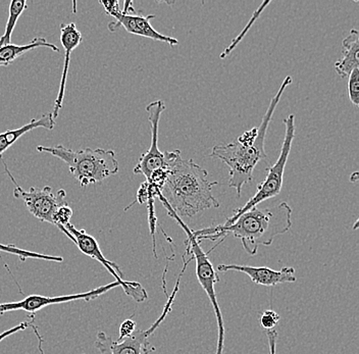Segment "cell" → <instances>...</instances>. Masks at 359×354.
I'll return each instance as SVG.
<instances>
[{
	"label": "cell",
	"instance_id": "6da1fadb",
	"mask_svg": "<svg viewBox=\"0 0 359 354\" xmlns=\"http://www.w3.org/2000/svg\"><path fill=\"white\" fill-rule=\"evenodd\" d=\"M165 154L168 174L161 194L182 221L199 216L210 208L219 207L221 205L212 193L213 186L219 182L208 180L206 170L193 160H183L181 150Z\"/></svg>",
	"mask_w": 359,
	"mask_h": 354
},
{
	"label": "cell",
	"instance_id": "7a4b0ae2",
	"mask_svg": "<svg viewBox=\"0 0 359 354\" xmlns=\"http://www.w3.org/2000/svg\"><path fill=\"white\" fill-rule=\"evenodd\" d=\"M292 227V208L286 203L268 208L258 206L244 212L231 225L201 229L193 232L197 241H215L231 234L242 242L244 250L255 255L260 245H271L276 237L286 234Z\"/></svg>",
	"mask_w": 359,
	"mask_h": 354
},
{
	"label": "cell",
	"instance_id": "3957f363",
	"mask_svg": "<svg viewBox=\"0 0 359 354\" xmlns=\"http://www.w3.org/2000/svg\"><path fill=\"white\" fill-rule=\"evenodd\" d=\"M292 82L293 79L291 76H287L283 81L279 90L271 98L268 111L264 114L259 127L253 128L242 134L234 142L226 145H215L212 149L210 156L228 165L230 170L229 186L235 188L238 197L241 196L244 185L252 181L253 171L258 163L268 158L264 149L266 132L283 94Z\"/></svg>",
	"mask_w": 359,
	"mask_h": 354
},
{
	"label": "cell",
	"instance_id": "277c9868",
	"mask_svg": "<svg viewBox=\"0 0 359 354\" xmlns=\"http://www.w3.org/2000/svg\"><path fill=\"white\" fill-rule=\"evenodd\" d=\"M37 151L60 158L82 187L102 182L118 174L120 165L114 150L85 149L73 150L64 145L38 147Z\"/></svg>",
	"mask_w": 359,
	"mask_h": 354
},
{
	"label": "cell",
	"instance_id": "5b68a950",
	"mask_svg": "<svg viewBox=\"0 0 359 354\" xmlns=\"http://www.w3.org/2000/svg\"><path fill=\"white\" fill-rule=\"evenodd\" d=\"M157 198L163 203V207L167 210L168 215L172 217L177 223L181 226L187 236L188 247H189L193 259L196 263V275L201 284L202 289L205 291L206 295L210 298L213 311H215V318H217V329H219V335H217V345L215 354H223L224 341V326L223 315H222L221 308L217 302V292H215V284L219 283V278L213 268L212 261L208 259V254L203 252L201 244L197 241L196 237L193 235L192 231L188 227L185 222L181 219L168 206L167 201L165 200L161 194L159 193Z\"/></svg>",
	"mask_w": 359,
	"mask_h": 354
},
{
	"label": "cell",
	"instance_id": "8992f818",
	"mask_svg": "<svg viewBox=\"0 0 359 354\" xmlns=\"http://www.w3.org/2000/svg\"><path fill=\"white\" fill-rule=\"evenodd\" d=\"M286 127L285 132V138L283 141L282 149H280V156L277 163L271 165L268 170V175L264 179V182L257 186V193L253 195L250 199L240 208L234 210L232 217L226 219L223 226H229L236 221L244 212H248L251 208L257 206L259 203L268 200V199L273 198L280 193L283 188V181H284L285 168H286L287 161H288L289 156L293 144L294 137H295V116L289 114L288 118L283 121Z\"/></svg>",
	"mask_w": 359,
	"mask_h": 354
},
{
	"label": "cell",
	"instance_id": "52a82bcc",
	"mask_svg": "<svg viewBox=\"0 0 359 354\" xmlns=\"http://www.w3.org/2000/svg\"><path fill=\"white\" fill-rule=\"evenodd\" d=\"M176 288L172 290V295L168 297V302L161 317L156 322L150 327L148 330H138L132 334L129 337L114 341L111 337L107 335L104 332H100L97 334V339L95 341V347L102 354H150L154 350V347L150 346L148 338L156 332L159 325L165 320L168 313L172 311V306L174 304L175 297L178 293L179 284L175 285Z\"/></svg>",
	"mask_w": 359,
	"mask_h": 354
},
{
	"label": "cell",
	"instance_id": "ba28073f",
	"mask_svg": "<svg viewBox=\"0 0 359 354\" xmlns=\"http://www.w3.org/2000/svg\"><path fill=\"white\" fill-rule=\"evenodd\" d=\"M67 232L73 236L74 243L77 245L79 250H81L87 257L95 259L98 263L102 264L109 274L114 275L116 282L121 283L123 291L128 297L133 298L136 302L145 301L148 298L147 292H146L144 287L137 282H128L123 279V274L122 270L118 264L109 261L107 257L103 255L100 250V244L93 236L86 233L85 230H79L75 226L71 223L67 224L66 227Z\"/></svg>",
	"mask_w": 359,
	"mask_h": 354
},
{
	"label": "cell",
	"instance_id": "9c48e42d",
	"mask_svg": "<svg viewBox=\"0 0 359 354\" xmlns=\"http://www.w3.org/2000/svg\"><path fill=\"white\" fill-rule=\"evenodd\" d=\"M4 169L15 185V188L13 189V196L24 201L27 210L36 219L53 225V216H55L56 210L60 206L67 205L66 191L60 189L55 192L50 186H45L43 188L32 187L26 191L15 182V178L11 174L6 163H4Z\"/></svg>",
	"mask_w": 359,
	"mask_h": 354
},
{
	"label": "cell",
	"instance_id": "30bf717a",
	"mask_svg": "<svg viewBox=\"0 0 359 354\" xmlns=\"http://www.w3.org/2000/svg\"><path fill=\"white\" fill-rule=\"evenodd\" d=\"M165 109V104L163 100H156L146 107L148 121H149L150 129H151V144H150L149 149L140 156L138 163L134 168V174L143 175L146 180H148L154 172L168 168L165 152H161L158 149L159 120H161V114Z\"/></svg>",
	"mask_w": 359,
	"mask_h": 354
},
{
	"label": "cell",
	"instance_id": "8fae6325",
	"mask_svg": "<svg viewBox=\"0 0 359 354\" xmlns=\"http://www.w3.org/2000/svg\"><path fill=\"white\" fill-rule=\"evenodd\" d=\"M116 287H122L121 283L114 281L107 285L101 286L100 288L93 289L88 292L79 293V294L64 295V297H45L41 295H30V297L24 298L21 301L6 302V304H0V315L10 313L13 311H25L27 313H35V311H41L42 308L53 304H67V302L76 301V300H85V301H91L100 297L101 295L111 291V289Z\"/></svg>",
	"mask_w": 359,
	"mask_h": 354
},
{
	"label": "cell",
	"instance_id": "7c38bea8",
	"mask_svg": "<svg viewBox=\"0 0 359 354\" xmlns=\"http://www.w3.org/2000/svg\"><path fill=\"white\" fill-rule=\"evenodd\" d=\"M114 18L116 19V22L109 25V31L111 32L123 28L130 34L141 36V37L154 40V41L163 42L170 46H179L178 39L161 34L152 27L150 21L156 18L154 15H135V13H127L121 11L120 13L114 15Z\"/></svg>",
	"mask_w": 359,
	"mask_h": 354
},
{
	"label": "cell",
	"instance_id": "4fadbf2b",
	"mask_svg": "<svg viewBox=\"0 0 359 354\" xmlns=\"http://www.w3.org/2000/svg\"><path fill=\"white\" fill-rule=\"evenodd\" d=\"M217 271L221 273L234 272L243 273L250 278L253 283L262 286H277L279 284L294 283L296 282L295 268H282L280 270H273L266 266H239V264H219Z\"/></svg>",
	"mask_w": 359,
	"mask_h": 354
},
{
	"label": "cell",
	"instance_id": "5bb4252c",
	"mask_svg": "<svg viewBox=\"0 0 359 354\" xmlns=\"http://www.w3.org/2000/svg\"><path fill=\"white\" fill-rule=\"evenodd\" d=\"M82 33L78 30L75 23L60 25V42L64 47L65 50V66L62 69V79H60V89H58L57 96L55 102V109H53V116L57 118L60 111L62 109V103H64L65 92H66V85L67 80V73H69V64L71 60L72 53L75 50L81 42H82Z\"/></svg>",
	"mask_w": 359,
	"mask_h": 354
},
{
	"label": "cell",
	"instance_id": "9a60e30c",
	"mask_svg": "<svg viewBox=\"0 0 359 354\" xmlns=\"http://www.w3.org/2000/svg\"><path fill=\"white\" fill-rule=\"evenodd\" d=\"M55 127V120L53 118V113L42 114L40 118H33L32 121L24 126L18 128L15 130H8V131L0 133V158L4 156L6 151L13 143L17 142L22 136L38 128H43L46 130H53Z\"/></svg>",
	"mask_w": 359,
	"mask_h": 354
},
{
	"label": "cell",
	"instance_id": "2e32d148",
	"mask_svg": "<svg viewBox=\"0 0 359 354\" xmlns=\"http://www.w3.org/2000/svg\"><path fill=\"white\" fill-rule=\"evenodd\" d=\"M342 58L335 64L337 74L341 78H348L353 69H359V33L352 29L350 34L342 41Z\"/></svg>",
	"mask_w": 359,
	"mask_h": 354
},
{
	"label": "cell",
	"instance_id": "e0dca14e",
	"mask_svg": "<svg viewBox=\"0 0 359 354\" xmlns=\"http://www.w3.org/2000/svg\"><path fill=\"white\" fill-rule=\"evenodd\" d=\"M40 47H46L55 53H60V49L55 44L49 43L45 38L36 37L30 43L25 44V46L10 44V46L0 47V67L10 66L17 58L22 57L25 53L34 50V49L40 48Z\"/></svg>",
	"mask_w": 359,
	"mask_h": 354
},
{
	"label": "cell",
	"instance_id": "ac0fdd59",
	"mask_svg": "<svg viewBox=\"0 0 359 354\" xmlns=\"http://www.w3.org/2000/svg\"><path fill=\"white\" fill-rule=\"evenodd\" d=\"M28 8L26 0H13L10 4V15H8V23H6V31L4 35L0 37V47L10 46L11 43V35L15 30V25L19 21L20 17Z\"/></svg>",
	"mask_w": 359,
	"mask_h": 354
},
{
	"label": "cell",
	"instance_id": "d6986e66",
	"mask_svg": "<svg viewBox=\"0 0 359 354\" xmlns=\"http://www.w3.org/2000/svg\"><path fill=\"white\" fill-rule=\"evenodd\" d=\"M0 252L10 253V254H15L19 257L21 261H26V259H41V261H55V263H62L64 257H55V255H46L43 253L28 252V250H21L13 244H1L0 243ZM0 259L2 261L1 254H0Z\"/></svg>",
	"mask_w": 359,
	"mask_h": 354
},
{
	"label": "cell",
	"instance_id": "ffe728a7",
	"mask_svg": "<svg viewBox=\"0 0 359 354\" xmlns=\"http://www.w3.org/2000/svg\"><path fill=\"white\" fill-rule=\"evenodd\" d=\"M348 80V95L350 102L355 107L359 104V69H353L349 75Z\"/></svg>",
	"mask_w": 359,
	"mask_h": 354
},
{
	"label": "cell",
	"instance_id": "44dd1931",
	"mask_svg": "<svg viewBox=\"0 0 359 354\" xmlns=\"http://www.w3.org/2000/svg\"><path fill=\"white\" fill-rule=\"evenodd\" d=\"M34 319L32 320H26V322H22L21 324L17 325V326L13 327V328L8 329V330L2 332L0 334V342L2 340L6 339V338L10 337V336L13 335V334L18 333V332L25 331L29 327H32L34 332H35L36 336H37L38 339L40 340L39 349L41 351V354H44L43 349H42V343H43V339H42L41 336L38 333L37 329L36 327H34L33 325Z\"/></svg>",
	"mask_w": 359,
	"mask_h": 354
},
{
	"label": "cell",
	"instance_id": "7402d4cb",
	"mask_svg": "<svg viewBox=\"0 0 359 354\" xmlns=\"http://www.w3.org/2000/svg\"><path fill=\"white\" fill-rule=\"evenodd\" d=\"M280 315L273 309H266L260 315L259 325L266 331L273 330L280 322Z\"/></svg>",
	"mask_w": 359,
	"mask_h": 354
},
{
	"label": "cell",
	"instance_id": "603a6c76",
	"mask_svg": "<svg viewBox=\"0 0 359 354\" xmlns=\"http://www.w3.org/2000/svg\"><path fill=\"white\" fill-rule=\"evenodd\" d=\"M269 4V1L264 2V4H262V6H260L259 10L255 12V15H253L252 19L250 20V22H249L248 25H247L246 29H244L243 31H242L241 34L238 36L236 39L233 40L232 44H231L230 46L228 47V48L226 49V50L224 51L223 55H221V58H224L226 57V55H230L231 53H232L233 49L235 48L236 46H237V44L239 43L240 41H241L242 38L244 37V35L246 34L247 31L250 29L251 25L255 23V21H257V19L258 18V15H260V13H262V11L264 10V8H266V6Z\"/></svg>",
	"mask_w": 359,
	"mask_h": 354
},
{
	"label": "cell",
	"instance_id": "cb8c5ba5",
	"mask_svg": "<svg viewBox=\"0 0 359 354\" xmlns=\"http://www.w3.org/2000/svg\"><path fill=\"white\" fill-rule=\"evenodd\" d=\"M137 330V324L134 320L127 319L123 320L120 327V336H118V341L129 337L135 331Z\"/></svg>",
	"mask_w": 359,
	"mask_h": 354
},
{
	"label": "cell",
	"instance_id": "d4e9b609",
	"mask_svg": "<svg viewBox=\"0 0 359 354\" xmlns=\"http://www.w3.org/2000/svg\"><path fill=\"white\" fill-rule=\"evenodd\" d=\"M100 4L104 8L105 13L107 15H111V17H114V15L122 11L120 8L118 1H100Z\"/></svg>",
	"mask_w": 359,
	"mask_h": 354
},
{
	"label": "cell",
	"instance_id": "484cf974",
	"mask_svg": "<svg viewBox=\"0 0 359 354\" xmlns=\"http://www.w3.org/2000/svg\"><path fill=\"white\" fill-rule=\"evenodd\" d=\"M266 336L269 340V354H277L278 332L266 331Z\"/></svg>",
	"mask_w": 359,
	"mask_h": 354
},
{
	"label": "cell",
	"instance_id": "4316f807",
	"mask_svg": "<svg viewBox=\"0 0 359 354\" xmlns=\"http://www.w3.org/2000/svg\"><path fill=\"white\" fill-rule=\"evenodd\" d=\"M83 354H86V353H83Z\"/></svg>",
	"mask_w": 359,
	"mask_h": 354
}]
</instances>
